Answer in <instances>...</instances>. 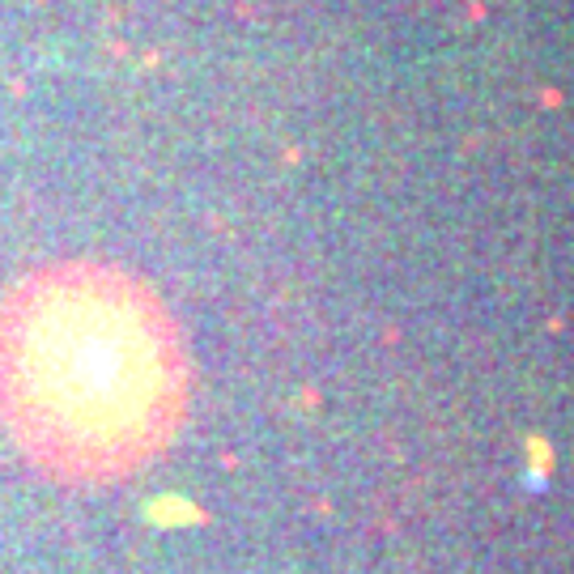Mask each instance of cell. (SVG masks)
I'll return each instance as SVG.
<instances>
[{
	"label": "cell",
	"mask_w": 574,
	"mask_h": 574,
	"mask_svg": "<svg viewBox=\"0 0 574 574\" xmlns=\"http://www.w3.org/2000/svg\"><path fill=\"white\" fill-rule=\"evenodd\" d=\"M188 400V340L137 273L51 260L0 294V425L43 476L111 485L141 473Z\"/></svg>",
	"instance_id": "obj_1"
}]
</instances>
